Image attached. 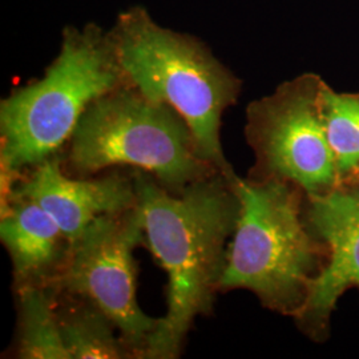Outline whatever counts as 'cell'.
I'll use <instances>...</instances> for the list:
<instances>
[{
    "instance_id": "cell-1",
    "label": "cell",
    "mask_w": 359,
    "mask_h": 359,
    "mask_svg": "<svg viewBox=\"0 0 359 359\" xmlns=\"http://www.w3.org/2000/svg\"><path fill=\"white\" fill-rule=\"evenodd\" d=\"M130 172L147 246L168 274L167 313L149 338L147 359L179 358L193 323L213 311L219 292L240 215L236 172H217L179 193L144 170Z\"/></svg>"
},
{
    "instance_id": "cell-2",
    "label": "cell",
    "mask_w": 359,
    "mask_h": 359,
    "mask_svg": "<svg viewBox=\"0 0 359 359\" xmlns=\"http://www.w3.org/2000/svg\"><path fill=\"white\" fill-rule=\"evenodd\" d=\"M128 83L111 31L95 23L67 27L44 76L0 102L1 192L62 154L90 104Z\"/></svg>"
},
{
    "instance_id": "cell-3",
    "label": "cell",
    "mask_w": 359,
    "mask_h": 359,
    "mask_svg": "<svg viewBox=\"0 0 359 359\" xmlns=\"http://www.w3.org/2000/svg\"><path fill=\"white\" fill-rule=\"evenodd\" d=\"M233 184L240 215L219 292L249 290L264 308L294 318L327 259L305 216L306 193L281 180L236 175Z\"/></svg>"
},
{
    "instance_id": "cell-4",
    "label": "cell",
    "mask_w": 359,
    "mask_h": 359,
    "mask_svg": "<svg viewBox=\"0 0 359 359\" xmlns=\"http://www.w3.org/2000/svg\"><path fill=\"white\" fill-rule=\"evenodd\" d=\"M111 35L129 84L173 108L206 161L233 173L221 145V121L241 93V80L200 39L157 25L140 6L120 13Z\"/></svg>"
},
{
    "instance_id": "cell-5",
    "label": "cell",
    "mask_w": 359,
    "mask_h": 359,
    "mask_svg": "<svg viewBox=\"0 0 359 359\" xmlns=\"http://www.w3.org/2000/svg\"><path fill=\"white\" fill-rule=\"evenodd\" d=\"M59 156L71 177L130 168L152 175L173 193L219 172L200 154L181 115L129 83L90 104Z\"/></svg>"
},
{
    "instance_id": "cell-6",
    "label": "cell",
    "mask_w": 359,
    "mask_h": 359,
    "mask_svg": "<svg viewBox=\"0 0 359 359\" xmlns=\"http://www.w3.org/2000/svg\"><path fill=\"white\" fill-rule=\"evenodd\" d=\"M326 84L302 74L248 105L245 136L256 157L248 177L293 182L309 197L342 182L323 114Z\"/></svg>"
},
{
    "instance_id": "cell-7",
    "label": "cell",
    "mask_w": 359,
    "mask_h": 359,
    "mask_svg": "<svg viewBox=\"0 0 359 359\" xmlns=\"http://www.w3.org/2000/svg\"><path fill=\"white\" fill-rule=\"evenodd\" d=\"M142 245L147 236L139 204L95 218L72 245L63 274L51 286L95 301L115 322L135 358L147 359L160 318L147 316L137 302L133 252Z\"/></svg>"
},
{
    "instance_id": "cell-8",
    "label": "cell",
    "mask_w": 359,
    "mask_h": 359,
    "mask_svg": "<svg viewBox=\"0 0 359 359\" xmlns=\"http://www.w3.org/2000/svg\"><path fill=\"white\" fill-rule=\"evenodd\" d=\"M305 216L326 245L327 259L293 320L311 341L325 342L338 299L353 287L359 290V181L346 180L325 196H306Z\"/></svg>"
},
{
    "instance_id": "cell-9",
    "label": "cell",
    "mask_w": 359,
    "mask_h": 359,
    "mask_svg": "<svg viewBox=\"0 0 359 359\" xmlns=\"http://www.w3.org/2000/svg\"><path fill=\"white\" fill-rule=\"evenodd\" d=\"M8 196L28 198L41 206L74 245L95 218L137 205L132 172L76 179L65 173L60 156L26 170ZM6 196L3 200H6Z\"/></svg>"
},
{
    "instance_id": "cell-10",
    "label": "cell",
    "mask_w": 359,
    "mask_h": 359,
    "mask_svg": "<svg viewBox=\"0 0 359 359\" xmlns=\"http://www.w3.org/2000/svg\"><path fill=\"white\" fill-rule=\"evenodd\" d=\"M0 238L13 262L15 290L53 285L72 252L56 221L36 203L18 196L1 201Z\"/></svg>"
},
{
    "instance_id": "cell-11",
    "label": "cell",
    "mask_w": 359,
    "mask_h": 359,
    "mask_svg": "<svg viewBox=\"0 0 359 359\" xmlns=\"http://www.w3.org/2000/svg\"><path fill=\"white\" fill-rule=\"evenodd\" d=\"M55 309L71 359L135 358L115 322L88 297L56 289Z\"/></svg>"
},
{
    "instance_id": "cell-12",
    "label": "cell",
    "mask_w": 359,
    "mask_h": 359,
    "mask_svg": "<svg viewBox=\"0 0 359 359\" xmlns=\"http://www.w3.org/2000/svg\"><path fill=\"white\" fill-rule=\"evenodd\" d=\"M15 292L18 295V325L13 357L71 359L56 317V289L53 286H28Z\"/></svg>"
},
{
    "instance_id": "cell-13",
    "label": "cell",
    "mask_w": 359,
    "mask_h": 359,
    "mask_svg": "<svg viewBox=\"0 0 359 359\" xmlns=\"http://www.w3.org/2000/svg\"><path fill=\"white\" fill-rule=\"evenodd\" d=\"M323 114L327 137L344 182L359 169V92L341 93L326 84Z\"/></svg>"
},
{
    "instance_id": "cell-14",
    "label": "cell",
    "mask_w": 359,
    "mask_h": 359,
    "mask_svg": "<svg viewBox=\"0 0 359 359\" xmlns=\"http://www.w3.org/2000/svg\"><path fill=\"white\" fill-rule=\"evenodd\" d=\"M351 179L357 180V181H359V169H358V170H357V173H355V175H354V176H353V177H351ZM348 180H350V179H348Z\"/></svg>"
}]
</instances>
